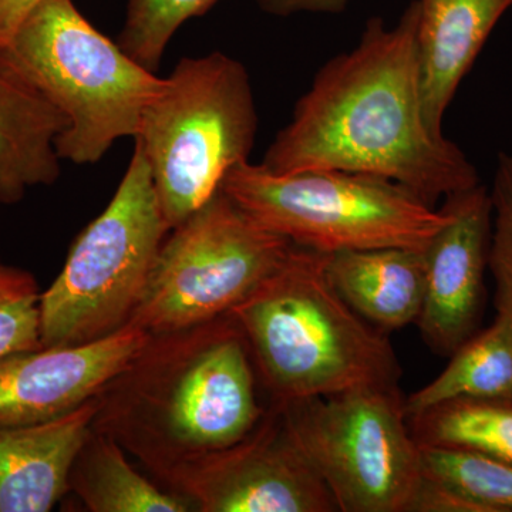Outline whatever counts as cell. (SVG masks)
I'll return each instance as SVG.
<instances>
[{
	"label": "cell",
	"instance_id": "44dd1931",
	"mask_svg": "<svg viewBox=\"0 0 512 512\" xmlns=\"http://www.w3.org/2000/svg\"><path fill=\"white\" fill-rule=\"evenodd\" d=\"M220 0H128L116 42L151 72L160 67L168 43L188 20L204 16Z\"/></svg>",
	"mask_w": 512,
	"mask_h": 512
},
{
	"label": "cell",
	"instance_id": "7a4b0ae2",
	"mask_svg": "<svg viewBox=\"0 0 512 512\" xmlns=\"http://www.w3.org/2000/svg\"><path fill=\"white\" fill-rule=\"evenodd\" d=\"M256 366L231 315L150 336L99 394L93 429L109 434L154 476L232 446L266 409Z\"/></svg>",
	"mask_w": 512,
	"mask_h": 512
},
{
	"label": "cell",
	"instance_id": "d4e9b609",
	"mask_svg": "<svg viewBox=\"0 0 512 512\" xmlns=\"http://www.w3.org/2000/svg\"><path fill=\"white\" fill-rule=\"evenodd\" d=\"M255 3L268 15L288 18L301 13L339 15L348 8L349 0H255Z\"/></svg>",
	"mask_w": 512,
	"mask_h": 512
},
{
	"label": "cell",
	"instance_id": "5bb4252c",
	"mask_svg": "<svg viewBox=\"0 0 512 512\" xmlns=\"http://www.w3.org/2000/svg\"><path fill=\"white\" fill-rule=\"evenodd\" d=\"M417 53L427 123L443 133L458 87L512 0H416Z\"/></svg>",
	"mask_w": 512,
	"mask_h": 512
},
{
	"label": "cell",
	"instance_id": "e0dca14e",
	"mask_svg": "<svg viewBox=\"0 0 512 512\" xmlns=\"http://www.w3.org/2000/svg\"><path fill=\"white\" fill-rule=\"evenodd\" d=\"M70 491L92 512H190L184 495L160 488L128 463L109 434L92 430L74 460Z\"/></svg>",
	"mask_w": 512,
	"mask_h": 512
},
{
	"label": "cell",
	"instance_id": "ac0fdd59",
	"mask_svg": "<svg viewBox=\"0 0 512 512\" xmlns=\"http://www.w3.org/2000/svg\"><path fill=\"white\" fill-rule=\"evenodd\" d=\"M512 402V319L497 315L450 356L436 379L404 399L407 420L450 400Z\"/></svg>",
	"mask_w": 512,
	"mask_h": 512
},
{
	"label": "cell",
	"instance_id": "6da1fadb",
	"mask_svg": "<svg viewBox=\"0 0 512 512\" xmlns=\"http://www.w3.org/2000/svg\"><path fill=\"white\" fill-rule=\"evenodd\" d=\"M417 19L416 0L393 26L370 19L359 43L316 74L262 167L377 175L433 207L480 184L463 150L427 123Z\"/></svg>",
	"mask_w": 512,
	"mask_h": 512
},
{
	"label": "cell",
	"instance_id": "cb8c5ba5",
	"mask_svg": "<svg viewBox=\"0 0 512 512\" xmlns=\"http://www.w3.org/2000/svg\"><path fill=\"white\" fill-rule=\"evenodd\" d=\"M407 512H483V510L454 488L424 474L414 491Z\"/></svg>",
	"mask_w": 512,
	"mask_h": 512
},
{
	"label": "cell",
	"instance_id": "2e32d148",
	"mask_svg": "<svg viewBox=\"0 0 512 512\" xmlns=\"http://www.w3.org/2000/svg\"><path fill=\"white\" fill-rule=\"evenodd\" d=\"M66 127L59 110L0 70V204L59 180L56 140Z\"/></svg>",
	"mask_w": 512,
	"mask_h": 512
},
{
	"label": "cell",
	"instance_id": "7c38bea8",
	"mask_svg": "<svg viewBox=\"0 0 512 512\" xmlns=\"http://www.w3.org/2000/svg\"><path fill=\"white\" fill-rule=\"evenodd\" d=\"M150 336L133 323L83 343L0 359V426L42 423L99 396L144 349Z\"/></svg>",
	"mask_w": 512,
	"mask_h": 512
},
{
	"label": "cell",
	"instance_id": "7402d4cb",
	"mask_svg": "<svg viewBox=\"0 0 512 512\" xmlns=\"http://www.w3.org/2000/svg\"><path fill=\"white\" fill-rule=\"evenodd\" d=\"M40 301L36 276L0 258V359L43 348Z\"/></svg>",
	"mask_w": 512,
	"mask_h": 512
},
{
	"label": "cell",
	"instance_id": "d6986e66",
	"mask_svg": "<svg viewBox=\"0 0 512 512\" xmlns=\"http://www.w3.org/2000/svg\"><path fill=\"white\" fill-rule=\"evenodd\" d=\"M419 446L466 451L512 464V402L450 400L409 420Z\"/></svg>",
	"mask_w": 512,
	"mask_h": 512
},
{
	"label": "cell",
	"instance_id": "484cf974",
	"mask_svg": "<svg viewBox=\"0 0 512 512\" xmlns=\"http://www.w3.org/2000/svg\"><path fill=\"white\" fill-rule=\"evenodd\" d=\"M42 0H0V46L5 45L30 10Z\"/></svg>",
	"mask_w": 512,
	"mask_h": 512
},
{
	"label": "cell",
	"instance_id": "8992f818",
	"mask_svg": "<svg viewBox=\"0 0 512 512\" xmlns=\"http://www.w3.org/2000/svg\"><path fill=\"white\" fill-rule=\"evenodd\" d=\"M221 190L266 228L323 254L424 251L448 220L443 207L437 210L403 185L348 171L276 174L247 161L229 171Z\"/></svg>",
	"mask_w": 512,
	"mask_h": 512
},
{
	"label": "cell",
	"instance_id": "8fae6325",
	"mask_svg": "<svg viewBox=\"0 0 512 512\" xmlns=\"http://www.w3.org/2000/svg\"><path fill=\"white\" fill-rule=\"evenodd\" d=\"M448 220L424 249L423 305L416 323L434 353L450 357L480 328L493 204L478 184L446 198Z\"/></svg>",
	"mask_w": 512,
	"mask_h": 512
},
{
	"label": "cell",
	"instance_id": "3957f363",
	"mask_svg": "<svg viewBox=\"0 0 512 512\" xmlns=\"http://www.w3.org/2000/svg\"><path fill=\"white\" fill-rule=\"evenodd\" d=\"M328 254L295 245L229 315L238 323L274 402L399 386L402 367L386 333L340 298Z\"/></svg>",
	"mask_w": 512,
	"mask_h": 512
},
{
	"label": "cell",
	"instance_id": "9c48e42d",
	"mask_svg": "<svg viewBox=\"0 0 512 512\" xmlns=\"http://www.w3.org/2000/svg\"><path fill=\"white\" fill-rule=\"evenodd\" d=\"M276 403L339 511L407 512L424 470L399 386Z\"/></svg>",
	"mask_w": 512,
	"mask_h": 512
},
{
	"label": "cell",
	"instance_id": "9a60e30c",
	"mask_svg": "<svg viewBox=\"0 0 512 512\" xmlns=\"http://www.w3.org/2000/svg\"><path fill=\"white\" fill-rule=\"evenodd\" d=\"M330 284L350 308L382 332L419 318L424 295V251L353 249L328 254Z\"/></svg>",
	"mask_w": 512,
	"mask_h": 512
},
{
	"label": "cell",
	"instance_id": "30bf717a",
	"mask_svg": "<svg viewBox=\"0 0 512 512\" xmlns=\"http://www.w3.org/2000/svg\"><path fill=\"white\" fill-rule=\"evenodd\" d=\"M201 512H335L338 504L286 424L266 409L245 439L158 474Z\"/></svg>",
	"mask_w": 512,
	"mask_h": 512
},
{
	"label": "cell",
	"instance_id": "4fadbf2b",
	"mask_svg": "<svg viewBox=\"0 0 512 512\" xmlns=\"http://www.w3.org/2000/svg\"><path fill=\"white\" fill-rule=\"evenodd\" d=\"M99 396L42 423L0 426V512H49L69 493L74 460L93 430Z\"/></svg>",
	"mask_w": 512,
	"mask_h": 512
},
{
	"label": "cell",
	"instance_id": "ba28073f",
	"mask_svg": "<svg viewBox=\"0 0 512 512\" xmlns=\"http://www.w3.org/2000/svg\"><path fill=\"white\" fill-rule=\"evenodd\" d=\"M293 247L220 190L164 239L130 323L156 336L228 315Z\"/></svg>",
	"mask_w": 512,
	"mask_h": 512
},
{
	"label": "cell",
	"instance_id": "ffe728a7",
	"mask_svg": "<svg viewBox=\"0 0 512 512\" xmlns=\"http://www.w3.org/2000/svg\"><path fill=\"white\" fill-rule=\"evenodd\" d=\"M420 448L424 474L454 488L483 512H512V464L466 451Z\"/></svg>",
	"mask_w": 512,
	"mask_h": 512
},
{
	"label": "cell",
	"instance_id": "5b68a950",
	"mask_svg": "<svg viewBox=\"0 0 512 512\" xmlns=\"http://www.w3.org/2000/svg\"><path fill=\"white\" fill-rule=\"evenodd\" d=\"M256 130L251 77L234 57H184L163 77L134 140L170 231L221 190L232 168L249 161Z\"/></svg>",
	"mask_w": 512,
	"mask_h": 512
},
{
	"label": "cell",
	"instance_id": "277c9868",
	"mask_svg": "<svg viewBox=\"0 0 512 512\" xmlns=\"http://www.w3.org/2000/svg\"><path fill=\"white\" fill-rule=\"evenodd\" d=\"M0 70L63 114L60 160L99 163L120 138H136L163 77L99 32L73 0H42L0 46Z\"/></svg>",
	"mask_w": 512,
	"mask_h": 512
},
{
	"label": "cell",
	"instance_id": "52a82bcc",
	"mask_svg": "<svg viewBox=\"0 0 512 512\" xmlns=\"http://www.w3.org/2000/svg\"><path fill=\"white\" fill-rule=\"evenodd\" d=\"M170 234L150 165L138 144L116 194L74 239L42 292V346L83 345L130 323Z\"/></svg>",
	"mask_w": 512,
	"mask_h": 512
},
{
	"label": "cell",
	"instance_id": "603a6c76",
	"mask_svg": "<svg viewBox=\"0 0 512 512\" xmlns=\"http://www.w3.org/2000/svg\"><path fill=\"white\" fill-rule=\"evenodd\" d=\"M493 204L488 271L495 284L497 315L512 319V156L500 154L490 190Z\"/></svg>",
	"mask_w": 512,
	"mask_h": 512
}]
</instances>
